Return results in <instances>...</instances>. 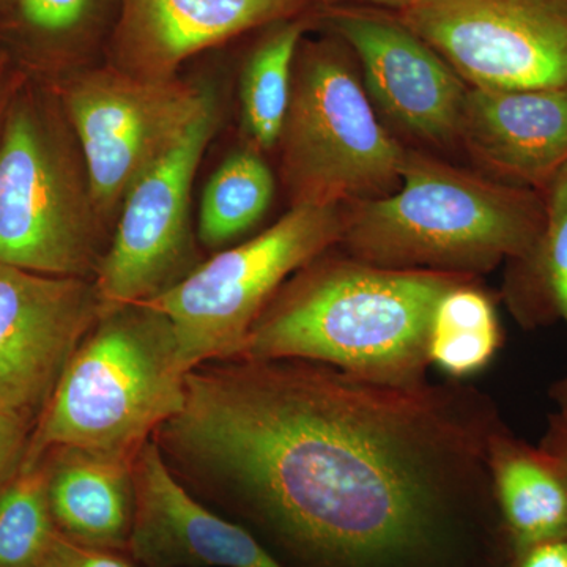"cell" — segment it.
Returning a JSON list of instances; mask_svg holds the SVG:
<instances>
[{
	"instance_id": "ffe728a7",
	"label": "cell",
	"mask_w": 567,
	"mask_h": 567,
	"mask_svg": "<svg viewBox=\"0 0 567 567\" xmlns=\"http://www.w3.org/2000/svg\"><path fill=\"white\" fill-rule=\"evenodd\" d=\"M502 346L495 301L480 278L457 284L440 298L429 328L431 365L462 382L484 371Z\"/></svg>"
},
{
	"instance_id": "7c38bea8",
	"label": "cell",
	"mask_w": 567,
	"mask_h": 567,
	"mask_svg": "<svg viewBox=\"0 0 567 567\" xmlns=\"http://www.w3.org/2000/svg\"><path fill=\"white\" fill-rule=\"evenodd\" d=\"M324 21L352 50L375 111L410 136L458 144L468 85L395 14L333 7Z\"/></svg>"
},
{
	"instance_id": "f1b7e54d",
	"label": "cell",
	"mask_w": 567,
	"mask_h": 567,
	"mask_svg": "<svg viewBox=\"0 0 567 567\" xmlns=\"http://www.w3.org/2000/svg\"><path fill=\"white\" fill-rule=\"evenodd\" d=\"M0 84H2V69H0ZM2 100V85H0V112H3Z\"/></svg>"
},
{
	"instance_id": "30bf717a",
	"label": "cell",
	"mask_w": 567,
	"mask_h": 567,
	"mask_svg": "<svg viewBox=\"0 0 567 567\" xmlns=\"http://www.w3.org/2000/svg\"><path fill=\"white\" fill-rule=\"evenodd\" d=\"M218 122L213 96L183 140L126 194L93 278L107 309L155 300L203 264L192 226V192Z\"/></svg>"
},
{
	"instance_id": "484cf974",
	"label": "cell",
	"mask_w": 567,
	"mask_h": 567,
	"mask_svg": "<svg viewBox=\"0 0 567 567\" xmlns=\"http://www.w3.org/2000/svg\"><path fill=\"white\" fill-rule=\"evenodd\" d=\"M31 432L28 417L0 412V483L20 464Z\"/></svg>"
},
{
	"instance_id": "83f0119b",
	"label": "cell",
	"mask_w": 567,
	"mask_h": 567,
	"mask_svg": "<svg viewBox=\"0 0 567 567\" xmlns=\"http://www.w3.org/2000/svg\"><path fill=\"white\" fill-rule=\"evenodd\" d=\"M315 2L323 3V6L331 7H368V9H377V10H393L395 13L405 9L412 0H315Z\"/></svg>"
},
{
	"instance_id": "44dd1931",
	"label": "cell",
	"mask_w": 567,
	"mask_h": 567,
	"mask_svg": "<svg viewBox=\"0 0 567 567\" xmlns=\"http://www.w3.org/2000/svg\"><path fill=\"white\" fill-rule=\"evenodd\" d=\"M275 175L262 153L248 147L230 153L205 185L197 215V238L221 249L251 230L270 208Z\"/></svg>"
},
{
	"instance_id": "7a4b0ae2",
	"label": "cell",
	"mask_w": 567,
	"mask_h": 567,
	"mask_svg": "<svg viewBox=\"0 0 567 567\" xmlns=\"http://www.w3.org/2000/svg\"><path fill=\"white\" fill-rule=\"evenodd\" d=\"M468 279L377 267L330 249L284 282L238 358L312 361L383 385H423L435 306Z\"/></svg>"
},
{
	"instance_id": "4fadbf2b",
	"label": "cell",
	"mask_w": 567,
	"mask_h": 567,
	"mask_svg": "<svg viewBox=\"0 0 567 567\" xmlns=\"http://www.w3.org/2000/svg\"><path fill=\"white\" fill-rule=\"evenodd\" d=\"M133 480L128 554L141 567H286L244 525L193 495L155 440L137 451Z\"/></svg>"
},
{
	"instance_id": "9a60e30c",
	"label": "cell",
	"mask_w": 567,
	"mask_h": 567,
	"mask_svg": "<svg viewBox=\"0 0 567 567\" xmlns=\"http://www.w3.org/2000/svg\"><path fill=\"white\" fill-rule=\"evenodd\" d=\"M458 144L487 177L543 193L567 164V87H468Z\"/></svg>"
},
{
	"instance_id": "5b68a950",
	"label": "cell",
	"mask_w": 567,
	"mask_h": 567,
	"mask_svg": "<svg viewBox=\"0 0 567 567\" xmlns=\"http://www.w3.org/2000/svg\"><path fill=\"white\" fill-rule=\"evenodd\" d=\"M0 125V265L95 278L112 233L63 110L25 89Z\"/></svg>"
},
{
	"instance_id": "603a6c76",
	"label": "cell",
	"mask_w": 567,
	"mask_h": 567,
	"mask_svg": "<svg viewBox=\"0 0 567 567\" xmlns=\"http://www.w3.org/2000/svg\"><path fill=\"white\" fill-rule=\"evenodd\" d=\"M17 11L29 39L52 51L78 54L112 32L118 0H17Z\"/></svg>"
},
{
	"instance_id": "8fae6325",
	"label": "cell",
	"mask_w": 567,
	"mask_h": 567,
	"mask_svg": "<svg viewBox=\"0 0 567 567\" xmlns=\"http://www.w3.org/2000/svg\"><path fill=\"white\" fill-rule=\"evenodd\" d=\"M106 309L92 278L0 265V412L40 415Z\"/></svg>"
},
{
	"instance_id": "e0dca14e",
	"label": "cell",
	"mask_w": 567,
	"mask_h": 567,
	"mask_svg": "<svg viewBox=\"0 0 567 567\" xmlns=\"http://www.w3.org/2000/svg\"><path fill=\"white\" fill-rule=\"evenodd\" d=\"M488 470L507 548L567 535V470L507 425L488 446Z\"/></svg>"
},
{
	"instance_id": "d4e9b609",
	"label": "cell",
	"mask_w": 567,
	"mask_h": 567,
	"mask_svg": "<svg viewBox=\"0 0 567 567\" xmlns=\"http://www.w3.org/2000/svg\"><path fill=\"white\" fill-rule=\"evenodd\" d=\"M505 567H567V535L509 548Z\"/></svg>"
},
{
	"instance_id": "5bb4252c",
	"label": "cell",
	"mask_w": 567,
	"mask_h": 567,
	"mask_svg": "<svg viewBox=\"0 0 567 567\" xmlns=\"http://www.w3.org/2000/svg\"><path fill=\"white\" fill-rule=\"evenodd\" d=\"M315 0H118L110 50L115 69L171 80L205 50L262 25L303 17Z\"/></svg>"
},
{
	"instance_id": "d6986e66",
	"label": "cell",
	"mask_w": 567,
	"mask_h": 567,
	"mask_svg": "<svg viewBox=\"0 0 567 567\" xmlns=\"http://www.w3.org/2000/svg\"><path fill=\"white\" fill-rule=\"evenodd\" d=\"M306 28L305 17L268 25L246 59L240 80L241 121L254 151L268 152L278 145Z\"/></svg>"
},
{
	"instance_id": "4316f807",
	"label": "cell",
	"mask_w": 567,
	"mask_h": 567,
	"mask_svg": "<svg viewBox=\"0 0 567 567\" xmlns=\"http://www.w3.org/2000/svg\"><path fill=\"white\" fill-rule=\"evenodd\" d=\"M539 446L558 457L567 470V415L557 412L548 416L547 431Z\"/></svg>"
},
{
	"instance_id": "ac0fdd59",
	"label": "cell",
	"mask_w": 567,
	"mask_h": 567,
	"mask_svg": "<svg viewBox=\"0 0 567 567\" xmlns=\"http://www.w3.org/2000/svg\"><path fill=\"white\" fill-rule=\"evenodd\" d=\"M546 227L535 251L507 264L506 303L527 330L563 320L567 327V164L543 193ZM558 412L567 415V375L550 390Z\"/></svg>"
},
{
	"instance_id": "2e32d148",
	"label": "cell",
	"mask_w": 567,
	"mask_h": 567,
	"mask_svg": "<svg viewBox=\"0 0 567 567\" xmlns=\"http://www.w3.org/2000/svg\"><path fill=\"white\" fill-rule=\"evenodd\" d=\"M134 457L55 447L41 458L58 532L84 546L128 551Z\"/></svg>"
},
{
	"instance_id": "8992f818",
	"label": "cell",
	"mask_w": 567,
	"mask_h": 567,
	"mask_svg": "<svg viewBox=\"0 0 567 567\" xmlns=\"http://www.w3.org/2000/svg\"><path fill=\"white\" fill-rule=\"evenodd\" d=\"M346 43L303 40L278 145L292 207H346L401 185L406 148L377 117Z\"/></svg>"
},
{
	"instance_id": "277c9868",
	"label": "cell",
	"mask_w": 567,
	"mask_h": 567,
	"mask_svg": "<svg viewBox=\"0 0 567 567\" xmlns=\"http://www.w3.org/2000/svg\"><path fill=\"white\" fill-rule=\"evenodd\" d=\"M173 323L148 303L106 309L37 416L18 468L55 447L134 457L185 402Z\"/></svg>"
},
{
	"instance_id": "3957f363",
	"label": "cell",
	"mask_w": 567,
	"mask_h": 567,
	"mask_svg": "<svg viewBox=\"0 0 567 567\" xmlns=\"http://www.w3.org/2000/svg\"><path fill=\"white\" fill-rule=\"evenodd\" d=\"M344 215L338 249L354 259L470 278L527 259L546 227L543 194L412 148L395 192L346 205Z\"/></svg>"
},
{
	"instance_id": "6da1fadb",
	"label": "cell",
	"mask_w": 567,
	"mask_h": 567,
	"mask_svg": "<svg viewBox=\"0 0 567 567\" xmlns=\"http://www.w3.org/2000/svg\"><path fill=\"white\" fill-rule=\"evenodd\" d=\"M461 380L393 386L303 360L210 361L153 435L286 567H505L488 446Z\"/></svg>"
},
{
	"instance_id": "52a82bcc",
	"label": "cell",
	"mask_w": 567,
	"mask_h": 567,
	"mask_svg": "<svg viewBox=\"0 0 567 567\" xmlns=\"http://www.w3.org/2000/svg\"><path fill=\"white\" fill-rule=\"evenodd\" d=\"M344 223V207H292L264 233L216 252L147 301L173 323L183 368L240 357L271 298L306 264L338 248Z\"/></svg>"
},
{
	"instance_id": "ba28073f",
	"label": "cell",
	"mask_w": 567,
	"mask_h": 567,
	"mask_svg": "<svg viewBox=\"0 0 567 567\" xmlns=\"http://www.w3.org/2000/svg\"><path fill=\"white\" fill-rule=\"evenodd\" d=\"M213 96L177 76L145 80L111 63L65 82L63 114L87 167L93 204L111 233L134 183L173 151Z\"/></svg>"
},
{
	"instance_id": "7402d4cb",
	"label": "cell",
	"mask_w": 567,
	"mask_h": 567,
	"mask_svg": "<svg viewBox=\"0 0 567 567\" xmlns=\"http://www.w3.org/2000/svg\"><path fill=\"white\" fill-rule=\"evenodd\" d=\"M55 532L43 462L17 466L0 483V567H39Z\"/></svg>"
},
{
	"instance_id": "9c48e42d",
	"label": "cell",
	"mask_w": 567,
	"mask_h": 567,
	"mask_svg": "<svg viewBox=\"0 0 567 567\" xmlns=\"http://www.w3.org/2000/svg\"><path fill=\"white\" fill-rule=\"evenodd\" d=\"M395 17L468 87H567V0H412Z\"/></svg>"
},
{
	"instance_id": "cb8c5ba5",
	"label": "cell",
	"mask_w": 567,
	"mask_h": 567,
	"mask_svg": "<svg viewBox=\"0 0 567 567\" xmlns=\"http://www.w3.org/2000/svg\"><path fill=\"white\" fill-rule=\"evenodd\" d=\"M39 567H141L128 551L107 550L74 543L55 532Z\"/></svg>"
}]
</instances>
